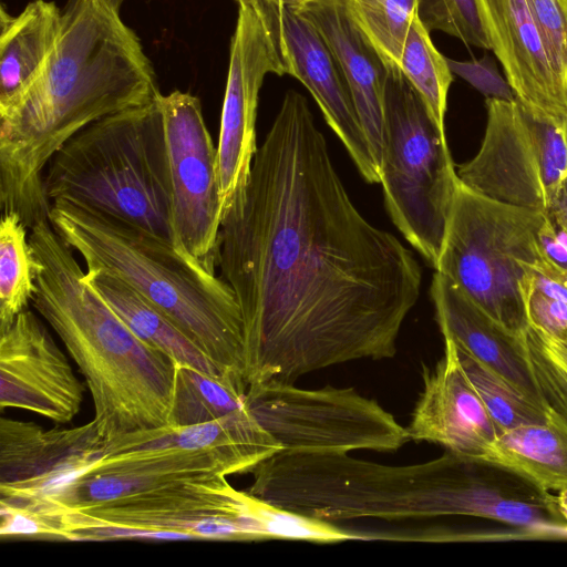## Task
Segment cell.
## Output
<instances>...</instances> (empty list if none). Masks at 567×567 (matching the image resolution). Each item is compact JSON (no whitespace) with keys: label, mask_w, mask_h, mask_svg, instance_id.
<instances>
[{"label":"cell","mask_w":567,"mask_h":567,"mask_svg":"<svg viewBox=\"0 0 567 567\" xmlns=\"http://www.w3.org/2000/svg\"><path fill=\"white\" fill-rule=\"evenodd\" d=\"M268 73L284 75L285 70L266 19L257 4L239 7L217 145L223 216L250 176L258 150V96Z\"/></svg>","instance_id":"14"},{"label":"cell","mask_w":567,"mask_h":567,"mask_svg":"<svg viewBox=\"0 0 567 567\" xmlns=\"http://www.w3.org/2000/svg\"><path fill=\"white\" fill-rule=\"evenodd\" d=\"M122 0H68L40 74L0 109V204L28 229L49 219L43 174L53 155L91 123L161 94Z\"/></svg>","instance_id":"2"},{"label":"cell","mask_w":567,"mask_h":567,"mask_svg":"<svg viewBox=\"0 0 567 567\" xmlns=\"http://www.w3.org/2000/svg\"><path fill=\"white\" fill-rule=\"evenodd\" d=\"M43 188L50 203L99 210L179 247L157 99L102 117L71 137L50 159Z\"/></svg>","instance_id":"5"},{"label":"cell","mask_w":567,"mask_h":567,"mask_svg":"<svg viewBox=\"0 0 567 567\" xmlns=\"http://www.w3.org/2000/svg\"><path fill=\"white\" fill-rule=\"evenodd\" d=\"M168 155L173 224L182 249L214 267L223 219L218 151L190 93L159 94Z\"/></svg>","instance_id":"12"},{"label":"cell","mask_w":567,"mask_h":567,"mask_svg":"<svg viewBox=\"0 0 567 567\" xmlns=\"http://www.w3.org/2000/svg\"><path fill=\"white\" fill-rule=\"evenodd\" d=\"M553 64L567 85V0H527Z\"/></svg>","instance_id":"31"},{"label":"cell","mask_w":567,"mask_h":567,"mask_svg":"<svg viewBox=\"0 0 567 567\" xmlns=\"http://www.w3.org/2000/svg\"><path fill=\"white\" fill-rule=\"evenodd\" d=\"M299 11L312 22L332 52L379 165L385 64L350 19L344 0H317Z\"/></svg>","instance_id":"20"},{"label":"cell","mask_w":567,"mask_h":567,"mask_svg":"<svg viewBox=\"0 0 567 567\" xmlns=\"http://www.w3.org/2000/svg\"><path fill=\"white\" fill-rule=\"evenodd\" d=\"M380 184L386 212L435 268L460 178L445 131L400 68H386Z\"/></svg>","instance_id":"7"},{"label":"cell","mask_w":567,"mask_h":567,"mask_svg":"<svg viewBox=\"0 0 567 567\" xmlns=\"http://www.w3.org/2000/svg\"><path fill=\"white\" fill-rule=\"evenodd\" d=\"M123 1V0H122Z\"/></svg>","instance_id":"38"},{"label":"cell","mask_w":567,"mask_h":567,"mask_svg":"<svg viewBox=\"0 0 567 567\" xmlns=\"http://www.w3.org/2000/svg\"><path fill=\"white\" fill-rule=\"evenodd\" d=\"M444 338V354L430 370L406 426L410 440L441 445L467 457H484L499 432L464 373L455 342Z\"/></svg>","instance_id":"18"},{"label":"cell","mask_w":567,"mask_h":567,"mask_svg":"<svg viewBox=\"0 0 567 567\" xmlns=\"http://www.w3.org/2000/svg\"><path fill=\"white\" fill-rule=\"evenodd\" d=\"M239 7H249L258 3L259 0H236Z\"/></svg>","instance_id":"37"},{"label":"cell","mask_w":567,"mask_h":567,"mask_svg":"<svg viewBox=\"0 0 567 567\" xmlns=\"http://www.w3.org/2000/svg\"><path fill=\"white\" fill-rule=\"evenodd\" d=\"M245 404L281 452H389L410 441L390 412L352 388L301 389L269 380L248 385Z\"/></svg>","instance_id":"9"},{"label":"cell","mask_w":567,"mask_h":567,"mask_svg":"<svg viewBox=\"0 0 567 567\" xmlns=\"http://www.w3.org/2000/svg\"><path fill=\"white\" fill-rule=\"evenodd\" d=\"M446 59L452 73L464 79L486 99L516 100L511 85L501 75L494 59L489 54L470 61Z\"/></svg>","instance_id":"32"},{"label":"cell","mask_w":567,"mask_h":567,"mask_svg":"<svg viewBox=\"0 0 567 567\" xmlns=\"http://www.w3.org/2000/svg\"><path fill=\"white\" fill-rule=\"evenodd\" d=\"M62 9L33 0L18 14L0 9V109L18 100L34 82L59 35Z\"/></svg>","instance_id":"21"},{"label":"cell","mask_w":567,"mask_h":567,"mask_svg":"<svg viewBox=\"0 0 567 567\" xmlns=\"http://www.w3.org/2000/svg\"><path fill=\"white\" fill-rule=\"evenodd\" d=\"M456 344V343H455ZM461 367L478 393L499 434L519 425L543 423L550 409L456 346Z\"/></svg>","instance_id":"26"},{"label":"cell","mask_w":567,"mask_h":567,"mask_svg":"<svg viewBox=\"0 0 567 567\" xmlns=\"http://www.w3.org/2000/svg\"><path fill=\"white\" fill-rule=\"evenodd\" d=\"M281 451L245 405L206 423L165 425L105 440L92 471L206 478L251 472Z\"/></svg>","instance_id":"11"},{"label":"cell","mask_w":567,"mask_h":567,"mask_svg":"<svg viewBox=\"0 0 567 567\" xmlns=\"http://www.w3.org/2000/svg\"><path fill=\"white\" fill-rule=\"evenodd\" d=\"M217 265L243 315L247 386L393 358L422 285L412 251L354 206L295 90L223 216Z\"/></svg>","instance_id":"1"},{"label":"cell","mask_w":567,"mask_h":567,"mask_svg":"<svg viewBox=\"0 0 567 567\" xmlns=\"http://www.w3.org/2000/svg\"><path fill=\"white\" fill-rule=\"evenodd\" d=\"M27 226L13 212L0 223V331L27 310L35 292L38 262Z\"/></svg>","instance_id":"25"},{"label":"cell","mask_w":567,"mask_h":567,"mask_svg":"<svg viewBox=\"0 0 567 567\" xmlns=\"http://www.w3.org/2000/svg\"><path fill=\"white\" fill-rule=\"evenodd\" d=\"M529 326L549 334L567 332V302L548 296L535 288L527 301Z\"/></svg>","instance_id":"33"},{"label":"cell","mask_w":567,"mask_h":567,"mask_svg":"<svg viewBox=\"0 0 567 567\" xmlns=\"http://www.w3.org/2000/svg\"><path fill=\"white\" fill-rule=\"evenodd\" d=\"M247 386L228 375H213L176 363L167 425L187 426L217 420L245 408Z\"/></svg>","instance_id":"24"},{"label":"cell","mask_w":567,"mask_h":567,"mask_svg":"<svg viewBox=\"0 0 567 567\" xmlns=\"http://www.w3.org/2000/svg\"><path fill=\"white\" fill-rule=\"evenodd\" d=\"M105 439L94 421L44 430L0 419V505L50 513L101 457Z\"/></svg>","instance_id":"13"},{"label":"cell","mask_w":567,"mask_h":567,"mask_svg":"<svg viewBox=\"0 0 567 567\" xmlns=\"http://www.w3.org/2000/svg\"><path fill=\"white\" fill-rule=\"evenodd\" d=\"M84 385L41 319L27 309L0 331V406L58 423L80 412Z\"/></svg>","instance_id":"16"},{"label":"cell","mask_w":567,"mask_h":567,"mask_svg":"<svg viewBox=\"0 0 567 567\" xmlns=\"http://www.w3.org/2000/svg\"><path fill=\"white\" fill-rule=\"evenodd\" d=\"M29 240L38 262L31 305L79 367L105 440L167 425L176 362L138 338L85 280L49 219Z\"/></svg>","instance_id":"3"},{"label":"cell","mask_w":567,"mask_h":567,"mask_svg":"<svg viewBox=\"0 0 567 567\" xmlns=\"http://www.w3.org/2000/svg\"><path fill=\"white\" fill-rule=\"evenodd\" d=\"M417 14L429 31L439 30L466 45L491 50L476 0H417Z\"/></svg>","instance_id":"30"},{"label":"cell","mask_w":567,"mask_h":567,"mask_svg":"<svg viewBox=\"0 0 567 567\" xmlns=\"http://www.w3.org/2000/svg\"><path fill=\"white\" fill-rule=\"evenodd\" d=\"M252 494L226 476L171 484L59 515L56 540L120 538L264 540L250 516Z\"/></svg>","instance_id":"8"},{"label":"cell","mask_w":567,"mask_h":567,"mask_svg":"<svg viewBox=\"0 0 567 567\" xmlns=\"http://www.w3.org/2000/svg\"><path fill=\"white\" fill-rule=\"evenodd\" d=\"M277 4L286 6L296 10H300L307 4L315 2L317 0H266Z\"/></svg>","instance_id":"36"},{"label":"cell","mask_w":567,"mask_h":567,"mask_svg":"<svg viewBox=\"0 0 567 567\" xmlns=\"http://www.w3.org/2000/svg\"><path fill=\"white\" fill-rule=\"evenodd\" d=\"M524 341L543 401L567 422V332L549 334L529 326Z\"/></svg>","instance_id":"29"},{"label":"cell","mask_w":567,"mask_h":567,"mask_svg":"<svg viewBox=\"0 0 567 567\" xmlns=\"http://www.w3.org/2000/svg\"><path fill=\"white\" fill-rule=\"evenodd\" d=\"M48 218L86 271L120 278L166 315L224 374L247 385L241 310L214 267L164 238L71 202L51 203Z\"/></svg>","instance_id":"4"},{"label":"cell","mask_w":567,"mask_h":567,"mask_svg":"<svg viewBox=\"0 0 567 567\" xmlns=\"http://www.w3.org/2000/svg\"><path fill=\"white\" fill-rule=\"evenodd\" d=\"M285 70L317 102L327 124L368 183H380V168L361 125L350 91L327 42L299 10L259 0Z\"/></svg>","instance_id":"15"},{"label":"cell","mask_w":567,"mask_h":567,"mask_svg":"<svg viewBox=\"0 0 567 567\" xmlns=\"http://www.w3.org/2000/svg\"><path fill=\"white\" fill-rule=\"evenodd\" d=\"M476 155L460 181L491 199L549 215L567 184V126L534 116L516 100L486 99Z\"/></svg>","instance_id":"10"},{"label":"cell","mask_w":567,"mask_h":567,"mask_svg":"<svg viewBox=\"0 0 567 567\" xmlns=\"http://www.w3.org/2000/svg\"><path fill=\"white\" fill-rule=\"evenodd\" d=\"M430 293L443 337L451 338L456 346L545 404L532 373L524 336L507 330L437 271L433 275Z\"/></svg>","instance_id":"19"},{"label":"cell","mask_w":567,"mask_h":567,"mask_svg":"<svg viewBox=\"0 0 567 567\" xmlns=\"http://www.w3.org/2000/svg\"><path fill=\"white\" fill-rule=\"evenodd\" d=\"M533 288L567 302V252L545 258L536 271Z\"/></svg>","instance_id":"34"},{"label":"cell","mask_w":567,"mask_h":567,"mask_svg":"<svg viewBox=\"0 0 567 567\" xmlns=\"http://www.w3.org/2000/svg\"><path fill=\"white\" fill-rule=\"evenodd\" d=\"M347 12L386 68H400L417 0H344Z\"/></svg>","instance_id":"28"},{"label":"cell","mask_w":567,"mask_h":567,"mask_svg":"<svg viewBox=\"0 0 567 567\" xmlns=\"http://www.w3.org/2000/svg\"><path fill=\"white\" fill-rule=\"evenodd\" d=\"M485 458L508 466L549 492L567 488V422L550 409L548 420L498 434Z\"/></svg>","instance_id":"23"},{"label":"cell","mask_w":567,"mask_h":567,"mask_svg":"<svg viewBox=\"0 0 567 567\" xmlns=\"http://www.w3.org/2000/svg\"><path fill=\"white\" fill-rule=\"evenodd\" d=\"M400 69L420 94L436 124L445 131L447 95L453 82L447 59L435 48L416 13L402 51Z\"/></svg>","instance_id":"27"},{"label":"cell","mask_w":567,"mask_h":567,"mask_svg":"<svg viewBox=\"0 0 567 567\" xmlns=\"http://www.w3.org/2000/svg\"><path fill=\"white\" fill-rule=\"evenodd\" d=\"M544 213L457 185L435 271L511 332L529 327L527 301L545 260Z\"/></svg>","instance_id":"6"},{"label":"cell","mask_w":567,"mask_h":567,"mask_svg":"<svg viewBox=\"0 0 567 567\" xmlns=\"http://www.w3.org/2000/svg\"><path fill=\"white\" fill-rule=\"evenodd\" d=\"M547 216L567 236V184L561 193L557 206Z\"/></svg>","instance_id":"35"},{"label":"cell","mask_w":567,"mask_h":567,"mask_svg":"<svg viewBox=\"0 0 567 567\" xmlns=\"http://www.w3.org/2000/svg\"><path fill=\"white\" fill-rule=\"evenodd\" d=\"M84 278L143 341L178 364L226 375L166 315L120 278L104 271H85Z\"/></svg>","instance_id":"22"},{"label":"cell","mask_w":567,"mask_h":567,"mask_svg":"<svg viewBox=\"0 0 567 567\" xmlns=\"http://www.w3.org/2000/svg\"><path fill=\"white\" fill-rule=\"evenodd\" d=\"M489 48L516 101L534 116L567 126V85L558 75L527 0H476Z\"/></svg>","instance_id":"17"}]
</instances>
